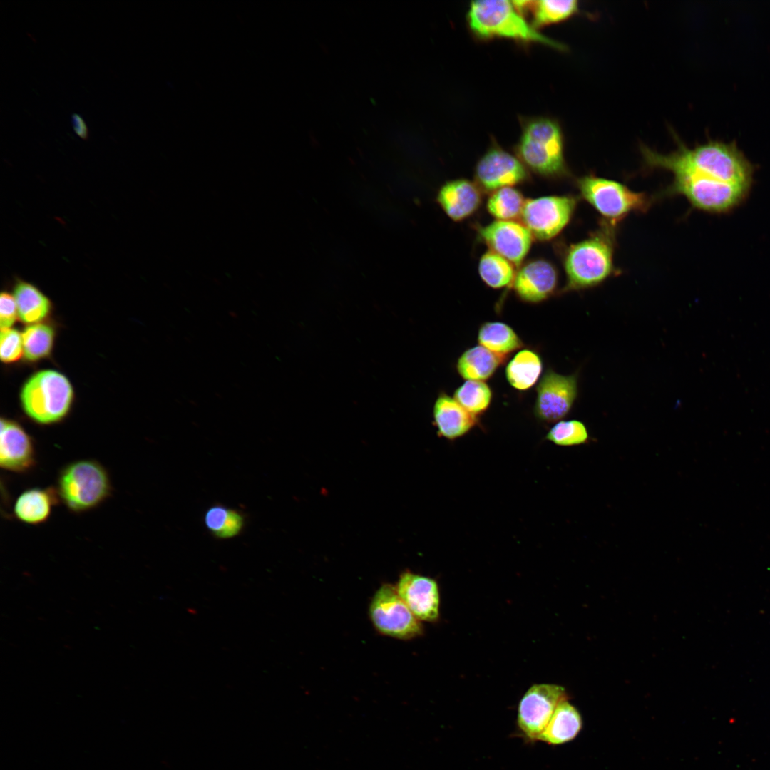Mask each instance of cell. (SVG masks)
<instances>
[{
    "instance_id": "d6a6232c",
    "label": "cell",
    "mask_w": 770,
    "mask_h": 770,
    "mask_svg": "<svg viewBox=\"0 0 770 770\" xmlns=\"http://www.w3.org/2000/svg\"><path fill=\"white\" fill-rule=\"evenodd\" d=\"M18 316L17 304L14 294L6 291L2 292L0 296L1 329L11 328Z\"/></svg>"
},
{
    "instance_id": "7402d4cb",
    "label": "cell",
    "mask_w": 770,
    "mask_h": 770,
    "mask_svg": "<svg viewBox=\"0 0 770 770\" xmlns=\"http://www.w3.org/2000/svg\"><path fill=\"white\" fill-rule=\"evenodd\" d=\"M543 372V361L535 350L523 349L518 351L505 367V377L510 385L519 391L532 388Z\"/></svg>"
},
{
    "instance_id": "ac0fdd59",
    "label": "cell",
    "mask_w": 770,
    "mask_h": 770,
    "mask_svg": "<svg viewBox=\"0 0 770 770\" xmlns=\"http://www.w3.org/2000/svg\"><path fill=\"white\" fill-rule=\"evenodd\" d=\"M433 424L439 436L454 440L468 433L477 423V416L464 409L454 398L441 392L433 409Z\"/></svg>"
},
{
    "instance_id": "30bf717a",
    "label": "cell",
    "mask_w": 770,
    "mask_h": 770,
    "mask_svg": "<svg viewBox=\"0 0 770 770\" xmlns=\"http://www.w3.org/2000/svg\"><path fill=\"white\" fill-rule=\"evenodd\" d=\"M578 394V372L563 375L548 369L536 387L534 414L543 422H558L570 411Z\"/></svg>"
},
{
    "instance_id": "f546056e",
    "label": "cell",
    "mask_w": 770,
    "mask_h": 770,
    "mask_svg": "<svg viewBox=\"0 0 770 770\" xmlns=\"http://www.w3.org/2000/svg\"><path fill=\"white\" fill-rule=\"evenodd\" d=\"M453 398L468 412L477 416L490 406L493 392L484 381H466L455 390Z\"/></svg>"
},
{
    "instance_id": "484cf974",
    "label": "cell",
    "mask_w": 770,
    "mask_h": 770,
    "mask_svg": "<svg viewBox=\"0 0 770 770\" xmlns=\"http://www.w3.org/2000/svg\"><path fill=\"white\" fill-rule=\"evenodd\" d=\"M478 273L488 287L501 289L512 285L516 270L514 265L507 259L489 250L479 260Z\"/></svg>"
},
{
    "instance_id": "7a4b0ae2",
    "label": "cell",
    "mask_w": 770,
    "mask_h": 770,
    "mask_svg": "<svg viewBox=\"0 0 770 770\" xmlns=\"http://www.w3.org/2000/svg\"><path fill=\"white\" fill-rule=\"evenodd\" d=\"M615 230L616 227L602 220L587 238L570 245L563 257L566 283L561 293L595 287L617 273Z\"/></svg>"
},
{
    "instance_id": "7c38bea8",
    "label": "cell",
    "mask_w": 770,
    "mask_h": 770,
    "mask_svg": "<svg viewBox=\"0 0 770 770\" xmlns=\"http://www.w3.org/2000/svg\"><path fill=\"white\" fill-rule=\"evenodd\" d=\"M474 175L476 183L481 190L492 192L524 182L528 174V169L517 156L494 146L479 159Z\"/></svg>"
},
{
    "instance_id": "d6986e66",
    "label": "cell",
    "mask_w": 770,
    "mask_h": 770,
    "mask_svg": "<svg viewBox=\"0 0 770 770\" xmlns=\"http://www.w3.org/2000/svg\"><path fill=\"white\" fill-rule=\"evenodd\" d=\"M59 501L53 487H34L24 490L19 495L13 506V513L19 521L37 525L48 520L53 507Z\"/></svg>"
},
{
    "instance_id": "836d02e7",
    "label": "cell",
    "mask_w": 770,
    "mask_h": 770,
    "mask_svg": "<svg viewBox=\"0 0 770 770\" xmlns=\"http://www.w3.org/2000/svg\"><path fill=\"white\" fill-rule=\"evenodd\" d=\"M71 121L75 133L83 140H88L89 136L88 128L81 115L72 113Z\"/></svg>"
},
{
    "instance_id": "2e32d148",
    "label": "cell",
    "mask_w": 770,
    "mask_h": 770,
    "mask_svg": "<svg viewBox=\"0 0 770 770\" xmlns=\"http://www.w3.org/2000/svg\"><path fill=\"white\" fill-rule=\"evenodd\" d=\"M36 463L34 441L17 422L2 418L0 433V466L8 471L24 473Z\"/></svg>"
},
{
    "instance_id": "277c9868",
    "label": "cell",
    "mask_w": 770,
    "mask_h": 770,
    "mask_svg": "<svg viewBox=\"0 0 770 770\" xmlns=\"http://www.w3.org/2000/svg\"><path fill=\"white\" fill-rule=\"evenodd\" d=\"M515 151L527 169L543 177L558 178L569 173L562 130L553 119L535 117L527 120Z\"/></svg>"
},
{
    "instance_id": "8fae6325",
    "label": "cell",
    "mask_w": 770,
    "mask_h": 770,
    "mask_svg": "<svg viewBox=\"0 0 770 770\" xmlns=\"http://www.w3.org/2000/svg\"><path fill=\"white\" fill-rule=\"evenodd\" d=\"M567 700L565 689L551 684H534L521 698L518 711V726L531 741H538L557 707Z\"/></svg>"
},
{
    "instance_id": "5b68a950",
    "label": "cell",
    "mask_w": 770,
    "mask_h": 770,
    "mask_svg": "<svg viewBox=\"0 0 770 770\" xmlns=\"http://www.w3.org/2000/svg\"><path fill=\"white\" fill-rule=\"evenodd\" d=\"M56 490L70 511L81 513L102 504L111 496L112 484L107 470L99 462L79 459L60 471Z\"/></svg>"
},
{
    "instance_id": "44dd1931",
    "label": "cell",
    "mask_w": 770,
    "mask_h": 770,
    "mask_svg": "<svg viewBox=\"0 0 770 770\" xmlns=\"http://www.w3.org/2000/svg\"><path fill=\"white\" fill-rule=\"evenodd\" d=\"M582 727V722L579 712L565 700L557 707L538 741L551 745L562 744L575 739Z\"/></svg>"
},
{
    "instance_id": "e0dca14e",
    "label": "cell",
    "mask_w": 770,
    "mask_h": 770,
    "mask_svg": "<svg viewBox=\"0 0 770 770\" xmlns=\"http://www.w3.org/2000/svg\"><path fill=\"white\" fill-rule=\"evenodd\" d=\"M436 199L447 216L459 222L469 217L478 209L482 201L481 190L469 180H451L441 187Z\"/></svg>"
},
{
    "instance_id": "4316f807",
    "label": "cell",
    "mask_w": 770,
    "mask_h": 770,
    "mask_svg": "<svg viewBox=\"0 0 770 770\" xmlns=\"http://www.w3.org/2000/svg\"><path fill=\"white\" fill-rule=\"evenodd\" d=\"M532 26L538 30L545 26L563 21L577 14L579 4L577 0H540L533 1Z\"/></svg>"
},
{
    "instance_id": "cb8c5ba5",
    "label": "cell",
    "mask_w": 770,
    "mask_h": 770,
    "mask_svg": "<svg viewBox=\"0 0 770 770\" xmlns=\"http://www.w3.org/2000/svg\"><path fill=\"white\" fill-rule=\"evenodd\" d=\"M479 345L497 355L505 357L522 348L523 342L508 324L502 322H485L478 332Z\"/></svg>"
},
{
    "instance_id": "9c48e42d",
    "label": "cell",
    "mask_w": 770,
    "mask_h": 770,
    "mask_svg": "<svg viewBox=\"0 0 770 770\" xmlns=\"http://www.w3.org/2000/svg\"><path fill=\"white\" fill-rule=\"evenodd\" d=\"M573 195H548L525 200L520 218L533 238L550 240L571 220L578 205Z\"/></svg>"
},
{
    "instance_id": "4fadbf2b",
    "label": "cell",
    "mask_w": 770,
    "mask_h": 770,
    "mask_svg": "<svg viewBox=\"0 0 770 770\" xmlns=\"http://www.w3.org/2000/svg\"><path fill=\"white\" fill-rule=\"evenodd\" d=\"M478 235L490 250L520 266L528 255L533 237L522 223L514 220H495L478 227Z\"/></svg>"
},
{
    "instance_id": "3957f363",
    "label": "cell",
    "mask_w": 770,
    "mask_h": 770,
    "mask_svg": "<svg viewBox=\"0 0 770 770\" xmlns=\"http://www.w3.org/2000/svg\"><path fill=\"white\" fill-rule=\"evenodd\" d=\"M470 30L480 38H505L523 43H537L564 51V44L535 29L507 0H478L470 3L467 12Z\"/></svg>"
},
{
    "instance_id": "603a6c76",
    "label": "cell",
    "mask_w": 770,
    "mask_h": 770,
    "mask_svg": "<svg viewBox=\"0 0 770 770\" xmlns=\"http://www.w3.org/2000/svg\"><path fill=\"white\" fill-rule=\"evenodd\" d=\"M14 296L19 317L25 323L36 324L46 317L51 311L50 299L30 282L16 280Z\"/></svg>"
},
{
    "instance_id": "9a60e30c",
    "label": "cell",
    "mask_w": 770,
    "mask_h": 770,
    "mask_svg": "<svg viewBox=\"0 0 770 770\" xmlns=\"http://www.w3.org/2000/svg\"><path fill=\"white\" fill-rule=\"evenodd\" d=\"M558 282L554 265L545 259H535L520 266L511 286L523 302L538 304L553 296Z\"/></svg>"
},
{
    "instance_id": "83f0119b",
    "label": "cell",
    "mask_w": 770,
    "mask_h": 770,
    "mask_svg": "<svg viewBox=\"0 0 770 770\" xmlns=\"http://www.w3.org/2000/svg\"><path fill=\"white\" fill-rule=\"evenodd\" d=\"M525 200L513 187H505L491 192L486 208L496 220H513L520 217Z\"/></svg>"
},
{
    "instance_id": "ba28073f",
    "label": "cell",
    "mask_w": 770,
    "mask_h": 770,
    "mask_svg": "<svg viewBox=\"0 0 770 770\" xmlns=\"http://www.w3.org/2000/svg\"><path fill=\"white\" fill-rule=\"evenodd\" d=\"M369 616L376 630L398 640H411L421 635L423 625L398 595L395 585L382 584L374 594Z\"/></svg>"
},
{
    "instance_id": "5bb4252c",
    "label": "cell",
    "mask_w": 770,
    "mask_h": 770,
    "mask_svg": "<svg viewBox=\"0 0 770 770\" xmlns=\"http://www.w3.org/2000/svg\"><path fill=\"white\" fill-rule=\"evenodd\" d=\"M396 592L414 615L421 622H436L439 617L440 594L436 581L405 570L395 585Z\"/></svg>"
},
{
    "instance_id": "4dcf8cb0",
    "label": "cell",
    "mask_w": 770,
    "mask_h": 770,
    "mask_svg": "<svg viewBox=\"0 0 770 770\" xmlns=\"http://www.w3.org/2000/svg\"><path fill=\"white\" fill-rule=\"evenodd\" d=\"M545 438L560 446H574L586 443L589 433L585 424L577 419L559 421L548 431Z\"/></svg>"
},
{
    "instance_id": "52a82bcc",
    "label": "cell",
    "mask_w": 770,
    "mask_h": 770,
    "mask_svg": "<svg viewBox=\"0 0 770 770\" xmlns=\"http://www.w3.org/2000/svg\"><path fill=\"white\" fill-rule=\"evenodd\" d=\"M576 186L582 198L600 215L602 220L614 227L632 212L648 210L652 203L647 194L593 174L578 178Z\"/></svg>"
},
{
    "instance_id": "d4e9b609",
    "label": "cell",
    "mask_w": 770,
    "mask_h": 770,
    "mask_svg": "<svg viewBox=\"0 0 770 770\" xmlns=\"http://www.w3.org/2000/svg\"><path fill=\"white\" fill-rule=\"evenodd\" d=\"M204 522L211 535L217 539H230L244 530L246 518L239 510L216 504L205 513Z\"/></svg>"
},
{
    "instance_id": "8992f818",
    "label": "cell",
    "mask_w": 770,
    "mask_h": 770,
    "mask_svg": "<svg viewBox=\"0 0 770 770\" xmlns=\"http://www.w3.org/2000/svg\"><path fill=\"white\" fill-rule=\"evenodd\" d=\"M73 390L65 375L55 370H42L24 384L21 401L26 414L34 422L48 425L62 421L68 414Z\"/></svg>"
},
{
    "instance_id": "6da1fadb",
    "label": "cell",
    "mask_w": 770,
    "mask_h": 770,
    "mask_svg": "<svg viewBox=\"0 0 770 770\" xmlns=\"http://www.w3.org/2000/svg\"><path fill=\"white\" fill-rule=\"evenodd\" d=\"M675 139L676 150L667 154L640 145L646 168L672 173L665 195H683L693 207L715 214L729 212L746 198L754 165L736 143L709 140L689 148Z\"/></svg>"
},
{
    "instance_id": "f1b7e54d",
    "label": "cell",
    "mask_w": 770,
    "mask_h": 770,
    "mask_svg": "<svg viewBox=\"0 0 770 770\" xmlns=\"http://www.w3.org/2000/svg\"><path fill=\"white\" fill-rule=\"evenodd\" d=\"M24 355L31 361L48 356L54 340L53 329L46 324L36 323L26 327L21 333Z\"/></svg>"
},
{
    "instance_id": "1f68e13d",
    "label": "cell",
    "mask_w": 770,
    "mask_h": 770,
    "mask_svg": "<svg viewBox=\"0 0 770 770\" xmlns=\"http://www.w3.org/2000/svg\"><path fill=\"white\" fill-rule=\"evenodd\" d=\"M24 354L22 334L16 329H1L0 357L9 364L19 360Z\"/></svg>"
},
{
    "instance_id": "ffe728a7",
    "label": "cell",
    "mask_w": 770,
    "mask_h": 770,
    "mask_svg": "<svg viewBox=\"0 0 770 770\" xmlns=\"http://www.w3.org/2000/svg\"><path fill=\"white\" fill-rule=\"evenodd\" d=\"M506 358L481 345L465 350L456 362L458 374L466 381H484L491 378Z\"/></svg>"
}]
</instances>
